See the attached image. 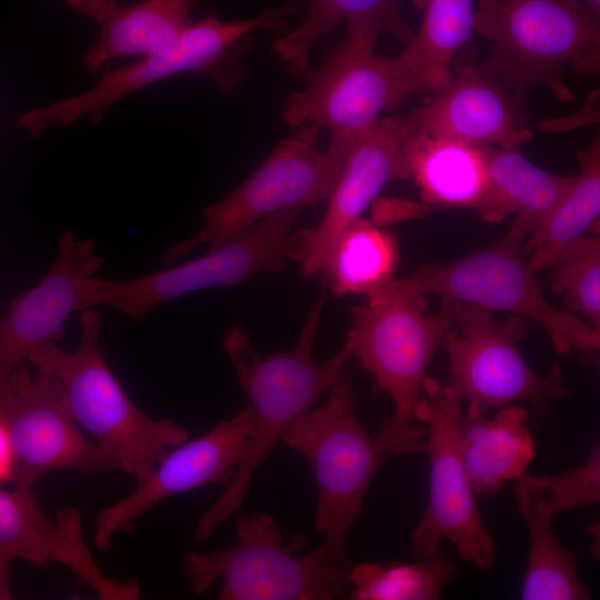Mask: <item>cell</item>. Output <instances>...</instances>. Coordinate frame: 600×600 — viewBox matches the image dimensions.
Masks as SVG:
<instances>
[{
	"label": "cell",
	"mask_w": 600,
	"mask_h": 600,
	"mask_svg": "<svg viewBox=\"0 0 600 600\" xmlns=\"http://www.w3.org/2000/svg\"><path fill=\"white\" fill-rule=\"evenodd\" d=\"M451 302L453 320L441 348L449 360L448 386L461 403L468 402L467 408L487 412L527 401L543 413L551 401L568 394L558 362L541 376L520 353L518 344L528 332L524 318L498 320L492 311Z\"/></svg>",
	"instance_id": "7c38bea8"
},
{
	"label": "cell",
	"mask_w": 600,
	"mask_h": 600,
	"mask_svg": "<svg viewBox=\"0 0 600 600\" xmlns=\"http://www.w3.org/2000/svg\"><path fill=\"white\" fill-rule=\"evenodd\" d=\"M399 261L397 237L360 217L338 237L319 273L334 296H367L394 279Z\"/></svg>",
	"instance_id": "484cf974"
},
{
	"label": "cell",
	"mask_w": 600,
	"mask_h": 600,
	"mask_svg": "<svg viewBox=\"0 0 600 600\" xmlns=\"http://www.w3.org/2000/svg\"><path fill=\"white\" fill-rule=\"evenodd\" d=\"M581 171L577 181L554 209L526 238L522 244L533 273L551 268L562 249L584 234L600 214V139L577 153Z\"/></svg>",
	"instance_id": "4316f807"
},
{
	"label": "cell",
	"mask_w": 600,
	"mask_h": 600,
	"mask_svg": "<svg viewBox=\"0 0 600 600\" xmlns=\"http://www.w3.org/2000/svg\"><path fill=\"white\" fill-rule=\"evenodd\" d=\"M0 547L44 569L50 561L70 569L80 584L91 588L102 600H137L141 590L136 578L119 581L99 568L82 531L78 509L66 507L50 520L31 489L0 490Z\"/></svg>",
	"instance_id": "d6986e66"
},
{
	"label": "cell",
	"mask_w": 600,
	"mask_h": 600,
	"mask_svg": "<svg viewBox=\"0 0 600 600\" xmlns=\"http://www.w3.org/2000/svg\"><path fill=\"white\" fill-rule=\"evenodd\" d=\"M517 510L527 523L529 559L521 598L524 600H587L588 588L580 580L574 554L564 549L553 528L543 492L527 471L516 480Z\"/></svg>",
	"instance_id": "d4e9b609"
},
{
	"label": "cell",
	"mask_w": 600,
	"mask_h": 600,
	"mask_svg": "<svg viewBox=\"0 0 600 600\" xmlns=\"http://www.w3.org/2000/svg\"><path fill=\"white\" fill-rule=\"evenodd\" d=\"M327 300L322 293L311 303L296 346L262 358L240 323L226 333L222 346L241 387L251 400L252 429L244 456L226 489L199 518L193 530L197 542L207 541L242 506L252 478L271 450L293 423L312 409L352 358L350 346L317 363L313 343Z\"/></svg>",
	"instance_id": "6da1fadb"
},
{
	"label": "cell",
	"mask_w": 600,
	"mask_h": 600,
	"mask_svg": "<svg viewBox=\"0 0 600 600\" xmlns=\"http://www.w3.org/2000/svg\"><path fill=\"white\" fill-rule=\"evenodd\" d=\"M588 8L600 16V0H581Z\"/></svg>",
	"instance_id": "836d02e7"
},
{
	"label": "cell",
	"mask_w": 600,
	"mask_h": 600,
	"mask_svg": "<svg viewBox=\"0 0 600 600\" xmlns=\"http://www.w3.org/2000/svg\"><path fill=\"white\" fill-rule=\"evenodd\" d=\"M459 450L473 492H498L503 482L521 477L536 456L527 410L507 406L490 419L467 408L460 418Z\"/></svg>",
	"instance_id": "7402d4cb"
},
{
	"label": "cell",
	"mask_w": 600,
	"mask_h": 600,
	"mask_svg": "<svg viewBox=\"0 0 600 600\" xmlns=\"http://www.w3.org/2000/svg\"><path fill=\"white\" fill-rule=\"evenodd\" d=\"M549 277L556 294L570 312H580L600 329V239L581 234L569 242L552 264Z\"/></svg>",
	"instance_id": "f546056e"
},
{
	"label": "cell",
	"mask_w": 600,
	"mask_h": 600,
	"mask_svg": "<svg viewBox=\"0 0 600 600\" xmlns=\"http://www.w3.org/2000/svg\"><path fill=\"white\" fill-rule=\"evenodd\" d=\"M423 10L418 33L393 59L418 94H432L451 80V63L474 31V0H413Z\"/></svg>",
	"instance_id": "cb8c5ba5"
},
{
	"label": "cell",
	"mask_w": 600,
	"mask_h": 600,
	"mask_svg": "<svg viewBox=\"0 0 600 600\" xmlns=\"http://www.w3.org/2000/svg\"><path fill=\"white\" fill-rule=\"evenodd\" d=\"M454 566L439 553L418 563L384 567L363 562L350 569L353 600H436L454 577Z\"/></svg>",
	"instance_id": "f1b7e54d"
},
{
	"label": "cell",
	"mask_w": 600,
	"mask_h": 600,
	"mask_svg": "<svg viewBox=\"0 0 600 600\" xmlns=\"http://www.w3.org/2000/svg\"><path fill=\"white\" fill-rule=\"evenodd\" d=\"M354 379L343 370L324 403L313 407L286 433L282 441L303 456L316 479L314 529L321 546L351 569L347 536L361 514L368 490L383 463L396 453H424L420 433L370 436L356 410Z\"/></svg>",
	"instance_id": "7a4b0ae2"
},
{
	"label": "cell",
	"mask_w": 600,
	"mask_h": 600,
	"mask_svg": "<svg viewBox=\"0 0 600 600\" xmlns=\"http://www.w3.org/2000/svg\"><path fill=\"white\" fill-rule=\"evenodd\" d=\"M2 311H3V310H2V304H1V302H0V316H1Z\"/></svg>",
	"instance_id": "e575fe53"
},
{
	"label": "cell",
	"mask_w": 600,
	"mask_h": 600,
	"mask_svg": "<svg viewBox=\"0 0 600 600\" xmlns=\"http://www.w3.org/2000/svg\"><path fill=\"white\" fill-rule=\"evenodd\" d=\"M103 264L93 239H77L68 230L44 277L19 293L0 316V384L37 349L63 338V327Z\"/></svg>",
	"instance_id": "ac0fdd59"
},
{
	"label": "cell",
	"mask_w": 600,
	"mask_h": 600,
	"mask_svg": "<svg viewBox=\"0 0 600 600\" xmlns=\"http://www.w3.org/2000/svg\"><path fill=\"white\" fill-rule=\"evenodd\" d=\"M319 132L301 126L279 141L247 180L201 211L202 229L171 247L163 262H174L198 244L228 239L270 214L302 211L328 200L344 166L352 133H332L328 149L319 151L314 148Z\"/></svg>",
	"instance_id": "9c48e42d"
},
{
	"label": "cell",
	"mask_w": 600,
	"mask_h": 600,
	"mask_svg": "<svg viewBox=\"0 0 600 600\" xmlns=\"http://www.w3.org/2000/svg\"><path fill=\"white\" fill-rule=\"evenodd\" d=\"M467 43L451 63V80L403 118L407 132L460 140L478 147L520 149L533 138L524 93L504 87L476 62Z\"/></svg>",
	"instance_id": "9a60e30c"
},
{
	"label": "cell",
	"mask_w": 600,
	"mask_h": 600,
	"mask_svg": "<svg viewBox=\"0 0 600 600\" xmlns=\"http://www.w3.org/2000/svg\"><path fill=\"white\" fill-rule=\"evenodd\" d=\"M403 153L427 209L479 210L490 189L483 147L417 131L407 132Z\"/></svg>",
	"instance_id": "44dd1931"
},
{
	"label": "cell",
	"mask_w": 600,
	"mask_h": 600,
	"mask_svg": "<svg viewBox=\"0 0 600 600\" xmlns=\"http://www.w3.org/2000/svg\"><path fill=\"white\" fill-rule=\"evenodd\" d=\"M238 542L211 552H189L182 569L196 596L222 579L220 600H334L347 596L350 569L333 560L320 544L302 557L303 534L283 542L274 517L240 514Z\"/></svg>",
	"instance_id": "5b68a950"
},
{
	"label": "cell",
	"mask_w": 600,
	"mask_h": 600,
	"mask_svg": "<svg viewBox=\"0 0 600 600\" xmlns=\"http://www.w3.org/2000/svg\"><path fill=\"white\" fill-rule=\"evenodd\" d=\"M99 27V37L86 52V68L94 73L116 58L149 56L169 49L192 23L200 0H144L122 6L118 0H66Z\"/></svg>",
	"instance_id": "ffe728a7"
},
{
	"label": "cell",
	"mask_w": 600,
	"mask_h": 600,
	"mask_svg": "<svg viewBox=\"0 0 600 600\" xmlns=\"http://www.w3.org/2000/svg\"><path fill=\"white\" fill-rule=\"evenodd\" d=\"M13 558L0 547V600H8L12 598V592L9 584V564Z\"/></svg>",
	"instance_id": "d6a6232c"
},
{
	"label": "cell",
	"mask_w": 600,
	"mask_h": 600,
	"mask_svg": "<svg viewBox=\"0 0 600 600\" xmlns=\"http://www.w3.org/2000/svg\"><path fill=\"white\" fill-rule=\"evenodd\" d=\"M302 1L269 7L254 18L226 22L207 16L192 22L169 49L139 61L106 69L89 90L22 113L17 126L36 139L51 128L69 127L82 117L100 122L127 96L183 72H203L221 88H229L222 64L238 41L257 30L288 32L286 19L299 11Z\"/></svg>",
	"instance_id": "ba28073f"
},
{
	"label": "cell",
	"mask_w": 600,
	"mask_h": 600,
	"mask_svg": "<svg viewBox=\"0 0 600 600\" xmlns=\"http://www.w3.org/2000/svg\"><path fill=\"white\" fill-rule=\"evenodd\" d=\"M299 210L270 214L241 232L209 244L198 258L127 281L93 277L83 298V310L111 307L129 318L143 320L157 306L214 287H234L261 272H282L294 254L289 230Z\"/></svg>",
	"instance_id": "8fae6325"
},
{
	"label": "cell",
	"mask_w": 600,
	"mask_h": 600,
	"mask_svg": "<svg viewBox=\"0 0 600 600\" xmlns=\"http://www.w3.org/2000/svg\"><path fill=\"white\" fill-rule=\"evenodd\" d=\"M526 238L511 224L492 244L462 258L422 266L403 281L426 296L529 319L544 330L557 353H579L584 362H594L600 329L546 299L536 273L524 261Z\"/></svg>",
	"instance_id": "52a82bcc"
},
{
	"label": "cell",
	"mask_w": 600,
	"mask_h": 600,
	"mask_svg": "<svg viewBox=\"0 0 600 600\" xmlns=\"http://www.w3.org/2000/svg\"><path fill=\"white\" fill-rule=\"evenodd\" d=\"M490 177L489 192L477 211L490 223H500L514 213L513 226L528 237L554 209L577 181L578 174L559 176L544 171L520 149L483 147Z\"/></svg>",
	"instance_id": "603a6c76"
},
{
	"label": "cell",
	"mask_w": 600,
	"mask_h": 600,
	"mask_svg": "<svg viewBox=\"0 0 600 600\" xmlns=\"http://www.w3.org/2000/svg\"><path fill=\"white\" fill-rule=\"evenodd\" d=\"M474 2V31L493 43L480 66L504 87L521 93L547 87L560 101L572 102L564 68L599 71L600 16L581 0Z\"/></svg>",
	"instance_id": "277c9868"
},
{
	"label": "cell",
	"mask_w": 600,
	"mask_h": 600,
	"mask_svg": "<svg viewBox=\"0 0 600 600\" xmlns=\"http://www.w3.org/2000/svg\"><path fill=\"white\" fill-rule=\"evenodd\" d=\"M407 126L402 117L377 119L352 133L351 146L328 199V209L316 228L292 233L294 261L304 279L317 276L338 237L367 209L392 180L409 177L403 140Z\"/></svg>",
	"instance_id": "e0dca14e"
},
{
	"label": "cell",
	"mask_w": 600,
	"mask_h": 600,
	"mask_svg": "<svg viewBox=\"0 0 600 600\" xmlns=\"http://www.w3.org/2000/svg\"><path fill=\"white\" fill-rule=\"evenodd\" d=\"M13 473V454L7 428L0 418V483L10 480Z\"/></svg>",
	"instance_id": "1f68e13d"
},
{
	"label": "cell",
	"mask_w": 600,
	"mask_h": 600,
	"mask_svg": "<svg viewBox=\"0 0 600 600\" xmlns=\"http://www.w3.org/2000/svg\"><path fill=\"white\" fill-rule=\"evenodd\" d=\"M543 492L548 511L560 512L598 504L600 501V448L593 444L586 462L557 476H532Z\"/></svg>",
	"instance_id": "4dcf8cb0"
},
{
	"label": "cell",
	"mask_w": 600,
	"mask_h": 600,
	"mask_svg": "<svg viewBox=\"0 0 600 600\" xmlns=\"http://www.w3.org/2000/svg\"><path fill=\"white\" fill-rule=\"evenodd\" d=\"M350 308L351 328L344 338L361 368L386 391L394 412L382 430L400 434L416 427L414 410L422 396L428 367L453 320L451 301L427 313L426 294L403 279H392Z\"/></svg>",
	"instance_id": "8992f818"
},
{
	"label": "cell",
	"mask_w": 600,
	"mask_h": 600,
	"mask_svg": "<svg viewBox=\"0 0 600 600\" xmlns=\"http://www.w3.org/2000/svg\"><path fill=\"white\" fill-rule=\"evenodd\" d=\"M414 410L426 427V453L430 459V493L427 509L414 528L412 556L429 560L439 553L442 539L459 557L482 570L493 568L496 542L474 500L459 450L461 402L448 384L427 376Z\"/></svg>",
	"instance_id": "4fadbf2b"
},
{
	"label": "cell",
	"mask_w": 600,
	"mask_h": 600,
	"mask_svg": "<svg viewBox=\"0 0 600 600\" xmlns=\"http://www.w3.org/2000/svg\"><path fill=\"white\" fill-rule=\"evenodd\" d=\"M0 418L11 443L18 489H32L43 474L60 470L86 473L113 470L80 430L60 382L37 369L31 376L22 364L0 384Z\"/></svg>",
	"instance_id": "5bb4252c"
},
{
	"label": "cell",
	"mask_w": 600,
	"mask_h": 600,
	"mask_svg": "<svg viewBox=\"0 0 600 600\" xmlns=\"http://www.w3.org/2000/svg\"><path fill=\"white\" fill-rule=\"evenodd\" d=\"M251 407L213 426L202 436L186 441L156 466L123 499L99 512L93 541L107 550L118 531L130 532L134 522L162 500L208 484H227L240 464L251 433Z\"/></svg>",
	"instance_id": "2e32d148"
},
{
	"label": "cell",
	"mask_w": 600,
	"mask_h": 600,
	"mask_svg": "<svg viewBox=\"0 0 600 600\" xmlns=\"http://www.w3.org/2000/svg\"><path fill=\"white\" fill-rule=\"evenodd\" d=\"M79 327L76 350L66 351L50 342L28 360L60 382L76 421L93 437L113 470L140 482L167 456L168 448L188 440V431L173 420L151 418L126 393L100 349L102 320L97 308L81 311Z\"/></svg>",
	"instance_id": "3957f363"
},
{
	"label": "cell",
	"mask_w": 600,
	"mask_h": 600,
	"mask_svg": "<svg viewBox=\"0 0 600 600\" xmlns=\"http://www.w3.org/2000/svg\"><path fill=\"white\" fill-rule=\"evenodd\" d=\"M347 36L318 69L304 73L307 86L284 100L283 120L292 127L354 133L393 111L416 88L394 68L393 59L374 53L384 23L377 18L348 21Z\"/></svg>",
	"instance_id": "30bf717a"
},
{
	"label": "cell",
	"mask_w": 600,
	"mask_h": 600,
	"mask_svg": "<svg viewBox=\"0 0 600 600\" xmlns=\"http://www.w3.org/2000/svg\"><path fill=\"white\" fill-rule=\"evenodd\" d=\"M361 18L381 20L400 41L413 36L401 18V0H308L301 24L273 43V52L297 76L309 69V57L314 43L341 23Z\"/></svg>",
	"instance_id": "83f0119b"
}]
</instances>
